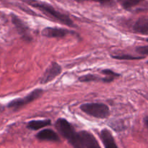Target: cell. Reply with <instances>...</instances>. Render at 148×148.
<instances>
[{
	"label": "cell",
	"instance_id": "5b68a950",
	"mask_svg": "<svg viewBox=\"0 0 148 148\" xmlns=\"http://www.w3.org/2000/svg\"><path fill=\"white\" fill-rule=\"evenodd\" d=\"M55 126L58 132L68 141L76 133L72 124L69 121H66L65 119H59L56 121Z\"/></svg>",
	"mask_w": 148,
	"mask_h": 148
},
{
	"label": "cell",
	"instance_id": "277c9868",
	"mask_svg": "<svg viewBox=\"0 0 148 148\" xmlns=\"http://www.w3.org/2000/svg\"><path fill=\"white\" fill-rule=\"evenodd\" d=\"M62 71V66L56 62H52L40 77V83L44 85L51 82L56 77L60 75Z\"/></svg>",
	"mask_w": 148,
	"mask_h": 148
},
{
	"label": "cell",
	"instance_id": "30bf717a",
	"mask_svg": "<svg viewBox=\"0 0 148 148\" xmlns=\"http://www.w3.org/2000/svg\"><path fill=\"white\" fill-rule=\"evenodd\" d=\"M36 137L39 140L43 141H51V142H59V139L58 134L53 130L50 129H46L40 131V132L36 134Z\"/></svg>",
	"mask_w": 148,
	"mask_h": 148
},
{
	"label": "cell",
	"instance_id": "ac0fdd59",
	"mask_svg": "<svg viewBox=\"0 0 148 148\" xmlns=\"http://www.w3.org/2000/svg\"><path fill=\"white\" fill-rule=\"evenodd\" d=\"M77 2H82V1H88V0H75ZM92 1H98V2H100L101 4H107V3L109 2L111 0H92Z\"/></svg>",
	"mask_w": 148,
	"mask_h": 148
},
{
	"label": "cell",
	"instance_id": "52a82bcc",
	"mask_svg": "<svg viewBox=\"0 0 148 148\" xmlns=\"http://www.w3.org/2000/svg\"><path fill=\"white\" fill-rule=\"evenodd\" d=\"M83 148H101L95 137L88 131L78 132Z\"/></svg>",
	"mask_w": 148,
	"mask_h": 148
},
{
	"label": "cell",
	"instance_id": "44dd1931",
	"mask_svg": "<svg viewBox=\"0 0 148 148\" xmlns=\"http://www.w3.org/2000/svg\"><path fill=\"white\" fill-rule=\"evenodd\" d=\"M147 64H148V62H147Z\"/></svg>",
	"mask_w": 148,
	"mask_h": 148
},
{
	"label": "cell",
	"instance_id": "3957f363",
	"mask_svg": "<svg viewBox=\"0 0 148 148\" xmlns=\"http://www.w3.org/2000/svg\"><path fill=\"white\" fill-rule=\"evenodd\" d=\"M43 92V90L42 89H36L24 98L13 100L8 104L7 106L10 108H12L14 111H17V110H19L24 107L27 104L33 102V101H36V99L40 98Z\"/></svg>",
	"mask_w": 148,
	"mask_h": 148
},
{
	"label": "cell",
	"instance_id": "9c48e42d",
	"mask_svg": "<svg viewBox=\"0 0 148 148\" xmlns=\"http://www.w3.org/2000/svg\"><path fill=\"white\" fill-rule=\"evenodd\" d=\"M101 139L105 148H119L116 144L115 140L109 130L104 129L101 132Z\"/></svg>",
	"mask_w": 148,
	"mask_h": 148
},
{
	"label": "cell",
	"instance_id": "8992f818",
	"mask_svg": "<svg viewBox=\"0 0 148 148\" xmlns=\"http://www.w3.org/2000/svg\"><path fill=\"white\" fill-rule=\"evenodd\" d=\"M12 21L15 26L18 33L21 36L22 38L27 41L31 40L32 38L30 36V31H29V27L24 22L22 21L17 16L14 15V14H12Z\"/></svg>",
	"mask_w": 148,
	"mask_h": 148
},
{
	"label": "cell",
	"instance_id": "6da1fadb",
	"mask_svg": "<svg viewBox=\"0 0 148 148\" xmlns=\"http://www.w3.org/2000/svg\"><path fill=\"white\" fill-rule=\"evenodd\" d=\"M27 3L31 5L32 7L40 10L42 12L46 14V15L59 21V23H62L65 25L69 26V27H75L73 21L69 18V16L56 10L50 4H47V3L41 2V1H36V0H27Z\"/></svg>",
	"mask_w": 148,
	"mask_h": 148
},
{
	"label": "cell",
	"instance_id": "8fae6325",
	"mask_svg": "<svg viewBox=\"0 0 148 148\" xmlns=\"http://www.w3.org/2000/svg\"><path fill=\"white\" fill-rule=\"evenodd\" d=\"M133 30L137 33L147 34L148 33V17H142L136 21L133 25Z\"/></svg>",
	"mask_w": 148,
	"mask_h": 148
},
{
	"label": "cell",
	"instance_id": "7c38bea8",
	"mask_svg": "<svg viewBox=\"0 0 148 148\" xmlns=\"http://www.w3.org/2000/svg\"><path fill=\"white\" fill-rule=\"evenodd\" d=\"M51 124V121L49 119L46 120H33L28 122L27 128L31 130H38Z\"/></svg>",
	"mask_w": 148,
	"mask_h": 148
},
{
	"label": "cell",
	"instance_id": "9a60e30c",
	"mask_svg": "<svg viewBox=\"0 0 148 148\" xmlns=\"http://www.w3.org/2000/svg\"><path fill=\"white\" fill-rule=\"evenodd\" d=\"M99 79V77L96 76L95 75H83V76H81L79 78V81L82 82H92V81H97Z\"/></svg>",
	"mask_w": 148,
	"mask_h": 148
},
{
	"label": "cell",
	"instance_id": "4fadbf2b",
	"mask_svg": "<svg viewBox=\"0 0 148 148\" xmlns=\"http://www.w3.org/2000/svg\"><path fill=\"white\" fill-rule=\"evenodd\" d=\"M117 1L124 9L129 10V9L137 5L142 0H117Z\"/></svg>",
	"mask_w": 148,
	"mask_h": 148
},
{
	"label": "cell",
	"instance_id": "e0dca14e",
	"mask_svg": "<svg viewBox=\"0 0 148 148\" xmlns=\"http://www.w3.org/2000/svg\"><path fill=\"white\" fill-rule=\"evenodd\" d=\"M136 50H137V53H140V54L144 55V56H145V55L148 56V46H139Z\"/></svg>",
	"mask_w": 148,
	"mask_h": 148
},
{
	"label": "cell",
	"instance_id": "d6986e66",
	"mask_svg": "<svg viewBox=\"0 0 148 148\" xmlns=\"http://www.w3.org/2000/svg\"><path fill=\"white\" fill-rule=\"evenodd\" d=\"M145 124L146 127H147L148 129V117H146V118L145 119Z\"/></svg>",
	"mask_w": 148,
	"mask_h": 148
},
{
	"label": "cell",
	"instance_id": "ffe728a7",
	"mask_svg": "<svg viewBox=\"0 0 148 148\" xmlns=\"http://www.w3.org/2000/svg\"><path fill=\"white\" fill-rule=\"evenodd\" d=\"M147 41L148 42V38H147Z\"/></svg>",
	"mask_w": 148,
	"mask_h": 148
},
{
	"label": "cell",
	"instance_id": "ba28073f",
	"mask_svg": "<svg viewBox=\"0 0 148 148\" xmlns=\"http://www.w3.org/2000/svg\"><path fill=\"white\" fill-rule=\"evenodd\" d=\"M70 33V31L66 29L59 28V27H45L41 31L42 35L47 38H62L65 37L66 35Z\"/></svg>",
	"mask_w": 148,
	"mask_h": 148
},
{
	"label": "cell",
	"instance_id": "5bb4252c",
	"mask_svg": "<svg viewBox=\"0 0 148 148\" xmlns=\"http://www.w3.org/2000/svg\"><path fill=\"white\" fill-rule=\"evenodd\" d=\"M112 58L119 60H138V59H144L145 56H134L129 54L122 55H112Z\"/></svg>",
	"mask_w": 148,
	"mask_h": 148
},
{
	"label": "cell",
	"instance_id": "7a4b0ae2",
	"mask_svg": "<svg viewBox=\"0 0 148 148\" xmlns=\"http://www.w3.org/2000/svg\"><path fill=\"white\" fill-rule=\"evenodd\" d=\"M80 109L88 115L98 119H106L109 116V108L101 103H88L80 106Z\"/></svg>",
	"mask_w": 148,
	"mask_h": 148
},
{
	"label": "cell",
	"instance_id": "2e32d148",
	"mask_svg": "<svg viewBox=\"0 0 148 148\" xmlns=\"http://www.w3.org/2000/svg\"><path fill=\"white\" fill-rule=\"evenodd\" d=\"M102 73L103 74V75H105L106 76L113 77L114 78L118 77L120 76V74L116 73L115 72H114V71H112L111 69H103V70L102 71Z\"/></svg>",
	"mask_w": 148,
	"mask_h": 148
}]
</instances>
